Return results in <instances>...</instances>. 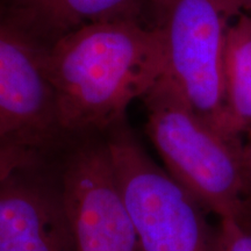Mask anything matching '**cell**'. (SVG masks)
Here are the masks:
<instances>
[{"label": "cell", "mask_w": 251, "mask_h": 251, "mask_svg": "<svg viewBox=\"0 0 251 251\" xmlns=\"http://www.w3.org/2000/svg\"><path fill=\"white\" fill-rule=\"evenodd\" d=\"M47 70L63 133L109 130L164 76V35L137 21L91 25L48 47Z\"/></svg>", "instance_id": "cell-1"}, {"label": "cell", "mask_w": 251, "mask_h": 251, "mask_svg": "<svg viewBox=\"0 0 251 251\" xmlns=\"http://www.w3.org/2000/svg\"><path fill=\"white\" fill-rule=\"evenodd\" d=\"M146 130L166 172L219 219L242 214L251 197L242 139L226 135L201 117L163 76L142 98Z\"/></svg>", "instance_id": "cell-2"}, {"label": "cell", "mask_w": 251, "mask_h": 251, "mask_svg": "<svg viewBox=\"0 0 251 251\" xmlns=\"http://www.w3.org/2000/svg\"><path fill=\"white\" fill-rule=\"evenodd\" d=\"M106 144L140 251H215L208 212L155 164L126 120L109 129Z\"/></svg>", "instance_id": "cell-3"}, {"label": "cell", "mask_w": 251, "mask_h": 251, "mask_svg": "<svg viewBox=\"0 0 251 251\" xmlns=\"http://www.w3.org/2000/svg\"><path fill=\"white\" fill-rule=\"evenodd\" d=\"M240 14L231 0H176L157 25L164 35V76L194 111L221 131L226 45L229 28Z\"/></svg>", "instance_id": "cell-4"}, {"label": "cell", "mask_w": 251, "mask_h": 251, "mask_svg": "<svg viewBox=\"0 0 251 251\" xmlns=\"http://www.w3.org/2000/svg\"><path fill=\"white\" fill-rule=\"evenodd\" d=\"M47 50L0 2V149L35 155L64 135Z\"/></svg>", "instance_id": "cell-5"}, {"label": "cell", "mask_w": 251, "mask_h": 251, "mask_svg": "<svg viewBox=\"0 0 251 251\" xmlns=\"http://www.w3.org/2000/svg\"><path fill=\"white\" fill-rule=\"evenodd\" d=\"M61 200L75 251H140L107 144H86L71 157Z\"/></svg>", "instance_id": "cell-6"}, {"label": "cell", "mask_w": 251, "mask_h": 251, "mask_svg": "<svg viewBox=\"0 0 251 251\" xmlns=\"http://www.w3.org/2000/svg\"><path fill=\"white\" fill-rule=\"evenodd\" d=\"M21 171L0 180V251H75L61 197L21 178Z\"/></svg>", "instance_id": "cell-7"}, {"label": "cell", "mask_w": 251, "mask_h": 251, "mask_svg": "<svg viewBox=\"0 0 251 251\" xmlns=\"http://www.w3.org/2000/svg\"><path fill=\"white\" fill-rule=\"evenodd\" d=\"M4 5L20 26L49 47L91 25L144 24L149 0H6Z\"/></svg>", "instance_id": "cell-8"}, {"label": "cell", "mask_w": 251, "mask_h": 251, "mask_svg": "<svg viewBox=\"0 0 251 251\" xmlns=\"http://www.w3.org/2000/svg\"><path fill=\"white\" fill-rule=\"evenodd\" d=\"M224 131L242 139L251 129V14L241 13L229 28L225 55Z\"/></svg>", "instance_id": "cell-9"}, {"label": "cell", "mask_w": 251, "mask_h": 251, "mask_svg": "<svg viewBox=\"0 0 251 251\" xmlns=\"http://www.w3.org/2000/svg\"><path fill=\"white\" fill-rule=\"evenodd\" d=\"M215 251H251V227L240 219H219L215 226Z\"/></svg>", "instance_id": "cell-10"}, {"label": "cell", "mask_w": 251, "mask_h": 251, "mask_svg": "<svg viewBox=\"0 0 251 251\" xmlns=\"http://www.w3.org/2000/svg\"><path fill=\"white\" fill-rule=\"evenodd\" d=\"M35 155L30 152L0 149V180L33 164Z\"/></svg>", "instance_id": "cell-11"}, {"label": "cell", "mask_w": 251, "mask_h": 251, "mask_svg": "<svg viewBox=\"0 0 251 251\" xmlns=\"http://www.w3.org/2000/svg\"><path fill=\"white\" fill-rule=\"evenodd\" d=\"M242 162L248 187L251 194V129L248 130L242 137Z\"/></svg>", "instance_id": "cell-12"}, {"label": "cell", "mask_w": 251, "mask_h": 251, "mask_svg": "<svg viewBox=\"0 0 251 251\" xmlns=\"http://www.w3.org/2000/svg\"><path fill=\"white\" fill-rule=\"evenodd\" d=\"M176 0H149V9L151 11L152 17L155 19V26H157L164 17L166 11L170 8Z\"/></svg>", "instance_id": "cell-13"}, {"label": "cell", "mask_w": 251, "mask_h": 251, "mask_svg": "<svg viewBox=\"0 0 251 251\" xmlns=\"http://www.w3.org/2000/svg\"><path fill=\"white\" fill-rule=\"evenodd\" d=\"M238 219H240L241 221H243L246 225L249 226V227H251V197L247 200L242 214H241Z\"/></svg>", "instance_id": "cell-14"}, {"label": "cell", "mask_w": 251, "mask_h": 251, "mask_svg": "<svg viewBox=\"0 0 251 251\" xmlns=\"http://www.w3.org/2000/svg\"><path fill=\"white\" fill-rule=\"evenodd\" d=\"M241 13L251 14V0H238Z\"/></svg>", "instance_id": "cell-15"}, {"label": "cell", "mask_w": 251, "mask_h": 251, "mask_svg": "<svg viewBox=\"0 0 251 251\" xmlns=\"http://www.w3.org/2000/svg\"><path fill=\"white\" fill-rule=\"evenodd\" d=\"M231 1H233V2H235V4H236V5H237V7H238V8H240V5H238V0H231ZM240 11H241V9H240Z\"/></svg>", "instance_id": "cell-16"}]
</instances>
